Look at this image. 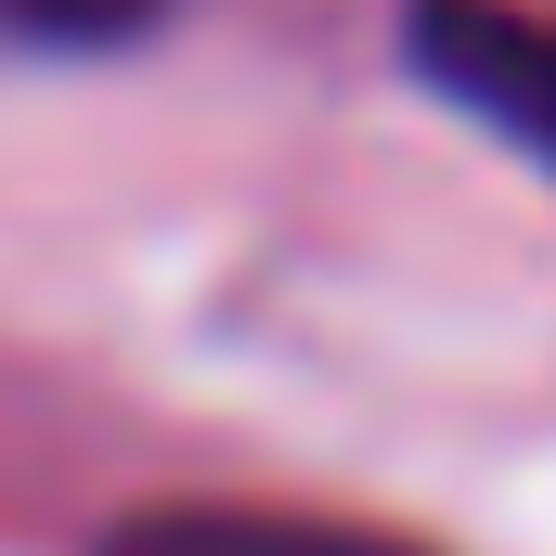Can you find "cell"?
<instances>
[{"instance_id": "1", "label": "cell", "mask_w": 556, "mask_h": 556, "mask_svg": "<svg viewBox=\"0 0 556 556\" xmlns=\"http://www.w3.org/2000/svg\"><path fill=\"white\" fill-rule=\"evenodd\" d=\"M415 65L518 155L556 168V26L505 13V0H415Z\"/></svg>"}, {"instance_id": "2", "label": "cell", "mask_w": 556, "mask_h": 556, "mask_svg": "<svg viewBox=\"0 0 556 556\" xmlns=\"http://www.w3.org/2000/svg\"><path fill=\"white\" fill-rule=\"evenodd\" d=\"M104 556H415L389 531H337V518H247V505H181V518H130Z\"/></svg>"}, {"instance_id": "3", "label": "cell", "mask_w": 556, "mask_h": 556, "mask_svg": "<svg viewBox=\"0 0 556 556\" xmlns=\"http://www.w3.org/2000/svg\"><path fill=\"white\" fill-rule=\"evenodd\" d=\"M168 0H0V39H39V52H104V39H142Z\"/></svg>"}]
</instances>
